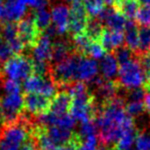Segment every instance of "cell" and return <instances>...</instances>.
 <instances>
[{
  "label": "cell",
  "instance_id": "cell-1",
  "mask_svg": "<svg viewBox=\"0 0 150 150\" xmlns=\"http://www.w3.org/2000/svg\"><path fill=\"white\" fill-rule=\"evenodd\" d=\"M95 122L99 138L105 146L117 143L123 132L135 127L133 117L125 110V101L119 97L102 103Z\"/></svg>",
  "mask_w": 150,
  "mask_h": 150
},
{
  "label": "cell",
  "instance_id": "cell-2",
  "mask_svg": "<svg viewBox=\"0 0 150 150\" xmlns=\"http://www.w3.org/2000/svg\"><path fill=\"white\" fill-rule=\"evenodd\" d=\"M32 127L33 122L24 114L17 122L3 125L0 131V150H21L32 138Z\"/></svg>",
  "mask_w": 150,
  "mask_h": 150
},
{
  "label": "cell",
  "instance_id": "cell-3",
  "mask_svg": "<svg viewBox=\"0 0 150 150\" xmlns=\"http://www.w3.org/2000/svg\"><path fill=\"white\" fill-rule=\"evenodd\" d=\"M82 54L78 52H73L65 61L56 65H52L50 71V76L52 80L60 88L62 86L76 82L77 77V68Z\"/></svg>",
  "mask_w": 150,
  "mask_h": 150
},
{
  "label": "cell",
  "instance_id": "cell-4",
  "mask_svg": "<svg viewBox=\"0 0 150 150\" xmlns=\"http://www.w3.org/2000/svg\"><path fill=\"white\" fill-rule=\"evenodd\" d=\"M117 75H118L117 83L129 90L139 88L142 86H145L146 84V77L137 58V54L129 62L120 65Z\"/></svg>",
  "mask_w": 150,
  "mask_h": 150
},
{
  "label": "cell",
  "instance_id": "cell-5",
  "mask_svg": "<svg viewBox=\"0 0 150 150\" xmlns=\"http://www.w3.org/2000/svg\"><path fill=\"white\" fill-rule=\"evenodd\" d=\"M0 73L5 75L7 79L15 80L17 82L25 81L34 73L32 59L24 54L11 57L2 66Z\"/></svg>",
  "mask_w": 150,
  "mask_h": 150
},
{
  "label": "cell",
  "instance_id": "cell-6",
  "mask_svg": "<svg viewBox=\"0 0 150 150\" xmlns=\"http://www.w3.org/2000/svg\"><path fill=\"white\" fill-rule=\"evenodd\" d=\"M24 96L21 94L6 95L0 100V120L3 125H11L23 115Z\"/></svg>",
  "mask_w": 150,
  "mask_h": 150
},
{
  "label": "cell",
  "instance_id": "cell-7",
  "mask_svg": "<svg viewBox=\"0 0 150 150\" xmlns=\"http://www.w3.org/2000/svg\"><path fill=\"white\" fill-rule=\"evenodd\" d=\"M23 88L27 94H38L52 100L58 94L59 86L52 80L41 75L32 74L24 81Z\"/></svg>",
  "mask_w": 150,
  "mask_h": 150
},
{
  "label": "cell",
  "instance_id": "cell-8",
  "mask_svg": "<svg viewBox=\"0 0 150 150\" xmlns=\"http://www.w3.org/2000/svg\"><path fill=\"white\" fill-rule=\"evenodd\" d=\"M90 20L84 4L81 1L73 2L70 7V22L68 33L72 37L86 33V28Z\"/></svg>",
  "mask_w": 150,
  "mask_h": 150
},
{
  "label": "cell",
  "instance_id": "cell-9",
  "mask_svg": "<svg viewBox=\"0 0 150 150\" xmlns=\"http://www.w3.org/2000/svg\"><path fill=\"white\" fill-rule=\"evenodd\" d=\"M18 35L25 48H33L42 32L35 25L33 16H26L17 24Z\"/></svg>",
  "mask_w": 150,
  "mask_h": 150
},
{
  "label": "cell",
  "instance_id": "cell-10",
  "mask_svg": "<svg viewBox=\"0 0 150 150\" xmlns=\"http://www.w3.org/2000/svg\"><path fill=\"white\" fill-rule=\"evenodd\" d=\"M52 36L47 31L40 34L35 46L32 48V62L36 64L52 65Z\"/></svg>",
  "mask_w": 150,
  "mask_h": 150
},
{
  "label": "cell",
  "instance_id": "cell-11",
  "mask_svg": "<svg viewBox=\"0 0 150 150\" xmlns=\"http://www.w3.org/2000/svg\"><path fill=\"white\" fill-rule=\"evenodd\" d=\"M27 6L20 0H5L3 2L2 13L0 15V21L6 23L20 22L26 17Z\"/></svg>",
  "mask_w": 150,
  "mask_h": 150
},
{
  "label": "cell",
  "instance_id": "cell-12",
  "mask_svg": "<svg viewBox=\"0 0 150 150\" xmlns=\"http://www.w3.org/2000/svg\"><path fill=\"white\" fill-rule=\"evenodd\" d=\"M52 100L40 96L38 94H27L24 95V109L28 111L30 114L41 115L50 110Z\"/></svg>",
  "mask_w": 150,
  "mask_h": 150
},
{
  "label": "cell",
  "instance_id": "cell-13",
  "mask_svg": "<svg viewBox=\"0 0 150 150\" xmlns=\"http://www.w3.org/2000/svg\"><path fill=\"white\" fill-rule=\"evenodd\" d=\"M99 21L101 23H105L107 29L115 30V31H125V25H127V20L121 15L119 11H117L114 7L108 6L102 11L99 16Z\"/></svg>",
  "mask_w": 150,
  "mask_h": 150
},
{
  "label": "cell",
  "instance_id": "cell-14",
  "mask_svg": "<svg viewBox=\"0 0 150 150\" xmlns=\"http://www.w3.org/2000/svg\"><path fill=\"white\" fill-rule=\"evenodd\" d=\"M50 16L56 34L64 35L67 33L70 22V8L67 5H57L52 9Z\"/></svg>",
  "mask_w": 150,
  "mask_h": 150
},
{
  "label": "cell",
  "instance_id": "cell-15",
  "mask_svg": "<svg viewBox=\"0 0 150 150\" xmlns=\"http://www.w3.org/2000/svg\"><path fill=\"white\" fill-rule=\"evenodd\" d=\"M99 73V65L96 60L82 56L77 68L76 80L80 82H91L97 78Z\"/></svg>",
  "mask_w": 150,
  "mask_h": 150
},
{
  "label": "cell",
  "instance_id": "cell-16",
  "mask_svg": "<svg viewBox=\"0 0 150 150\" xmlns=\"http://www.w3.org/2000/svg\"><path fill=\"white\" fill-rule=\"evenodd\" d=\"M44 133L47 136L50 141L54 144L56 147L61 145H64L69 142H71L77 134L73 133L72 129H65L62 127H58V125H52V127H44Z\"/></svg>",
  "mask_w": 150,
  "mask_h": 150
},
{
  "label": "cell",
  "instance_id": "cell-17",
  "mask_svg": "<svg viewBox=\"0 0 150 150\" xmlns=\"http://www.w3.org/2000/svg\"><path fill=\"white\" fill-rule=\"evenodd\" d=\"M105 50L108 52H113L116 48L122 46L125 42V33L121 31H115L105 28L99 40Z\"/></svg>",
  "mask_w": 150,
  "mask_h": 150
},
{
  "label": "cell",
  "instance_id": "cell-18",
  "mask_svg": "<svg viewBox=\"0 0 150 150\" xmlns=\"http://www.w3.org/2000/svg\"><path fill=\"white\" fill-rule=\"evenodd\" d=\"M98 86V95L103 102H107L117 97L119 84L114 80H106L104 78L97 77L94 80Z\"/></svg>",
  "mask_w": 150,
  "mask_h": 150
},
{
  "label": "cell",
  "instance_id": "cell-19",
  "mask_svg": "<svg viewBox=\"0 0 150 150\" xmlns=\"http://www.w3.org/2000/svg\"><path fill=\"white\" fill-rule=\"evenodd\" d=\"M71 101H72V99H71L70 95L68 94V92L62 91V92L58 93V95L52 100L48 111L56 115L68 114L70 111Z\"/></svg>",
  "mask_w": 150,
  "mask_h": 150
},
{
  "label": "cell",
  "instance_id": "cell-20",
  "mask_svg": "<svg viewBox=\"0 0 150 150\" xmlns=\"http://www.w3.org/2000/svg\"><path fill=\"white\" fill-rule=\"evenodd\" d=\"M74 52L71 42L66 40H59L52 43V65H56L65 61L71 56Z\"/></svg>",
  "mask_w": 150,
  "mask_h": 150
},
{
  "label": "cell",
  "instance_id": "cell-21",
  "mask_svg": "<svg viewBox=\"0 0 150 150\" xmlns=\"http://www.w3.org/2000/svg\"><path fill=\"white\" fill-rule=\"evenodd\" d=\"M113 52H107L104 58L101 59L100 70L102 76L106 80H112L118 73V64Z\"/></svg>",
  "mask_w": 150,
  "mask_h": 150
},
{
  "label": "cell",
  "instance_id": "cell-22",
  "mask_svg": "<svg viewBox=\"0 0 150 150\" xmlns=\"http://www.w3.org/2000/svg\"><path fill=\"white\" fill-rule=\"evenodd\" d=\"M114 8L119 11L125 19L134 21L141 8V3L139 2V0H119L115 2Z\"/></svg>",
  "mask_w": 150,
  "mask_h": 150
},
{
  "label": "cell",
  "instance_id": "cell-23",
  "mask_svg": "<svg viewBox=\"0 0 150 150\" xmlns=\"http://www.w3.org/2000/svg\"><path fill=\"white\" fill-rule=\"evenodd\" d=\"M123 33L125 46L137 54L139 52V28L137 27V23L127 21Z\"/></svg>",
  "mask_w": 150,
  "mask_h": 150
},
{
  "label": "cell",
  "instance_id": "cell-24",
  "mask_svg": "<svg viewBox=\"0 0 150 150\" xmlns=\"http://www.w3.org/2000/svg\"><path fill=\"white\" fill-rule=\"evenodd\" d=\"M33 19L35 22L36 27L39 29L40 32H44L50 27V22H52V16L50 13L46 8L37 9L34 13Z\"/></svg>",
  "mask_w": 150,
  "mask_h": 150
},
{
  "label": "cell",
  "instance_id": "cell-25",
  "mask_svg": "<svg viewBox=\"0 0 150 150\" xmlns=\"http://www.w3.org/2000/svg\"><path fill=\"white\" fill-rule=\"evenodd\" d=\"M83 4L90 19H98L102 11L106 8L104 0H84Z\"/></svg>",
  "mask_w": 150,
  "mask_h": 150
},
{
  "label": "cell",
  "instance_id": "cell-26",
  "mask_svg": "<svg viewBox=\"0 0 150 150\" xmlns=\"http://www.w3.org/2000/svg\"><path fill=\"white\" fill-rule=\"evenodd\" d=\"M104 29L103 24L98 19H90L86 28V35L93 41H99Z\"/></svg>",
  "mask_w": 150,
  "mask_h": 150
},
{
  "label": "cell",
  "instance_id": "cell-27",
  "mask_svg": "<svg viewBox=\"0 0 150 150\" xmlns=\"http://www.w3.org/2000/svg\"><path fill=\"white\" fill-rule=\"evenodd\" d=\"M150 50V27H141L139 29V52H149Z\"/></svg>",
  "mask_w": 150,
  "mask_h": 150
},
{
  "label": "cell",
  "instance_id": "cell-28",
  "mask_svg": "<svg viewBox=\"0 0 150 150\" xmlns=\"http://www.w3.org/2000/svg\"><path fill=\"white\" fill-rule=\"evenodd\" d=\"M113 54L115 56L117 62L120 65L129 62V60H132V59H134L136 57L135 52H132L127 46H120V47L116 48V50L113 52Z\"/></svg>",
  "mask_w": 150,
  "mask_h": 150
},
{
  "label": "cell",
  "instance_id": "cell-29",
  "mask_svg": "<svg viewBox=\"0 0 150 150\" xmlns=\"http://www.w3.org/2000/svg\"><path fill=\"white\" fill-rule=\"evenodd\" d=\"M97 133H98V129H97L96 122H95V120H91L81 123L78 135L81 138V140H83L88 137H91V136H97Z\"/></svg>",
  "mask_w": 150,
  "mask_h": 150
},
{
  "label": "cell",
  "instance_id": "cell-30",
  "mask_svg": "<svg viewBox=\"0 0 150 150\" xmlns=\"http://www.w3.org/2000/svg\"><path fill=\"white\" fill-rule=\"evenodd\" d=\"M135 145L137 150H150V132L138 133Z\"/></svg>",
  "mask_w": 150,
  "mask_h": 150
},
{
  "label": "cell",
  "instance_id": "cell-31",
  "mask_svg": "<svg viewBox=\"0 0 150 150\" xmlns=\"http://www.w3.org/2000/svg\"><path fill=\"white\" fill-rule=\"evenodd\" d=\"M136 22L142 27H150V5L141 6L136 17Z\"/></svg>",
  "mask_w": 150,
  "mask_h": 150
},
{
  "label": "cell",
  "instance_id": "cell-32",
  "mask_svg": "<svg viewBox=\"0 0 150 150\" xmlns=\"http://www.w3.org/2000/svg\"><path fill=\"white\" fill-rule=\"evenodd\" d=\"M106 54L107 52L105 50V48L103 47L100 42L93 41V43L90 46V50H88V57L94 59V60H98V59H103Z\"/></svg>",
  "mask_w": 150,
  "mask_h": 150
},
{
  "label": "cell",
  "instance_id": "cell-33",
  "mask_svg": "<svg viewBox=\"0 0 150 150\" xmlns=\"http://www.w3.org/2000/svg\"><path fill=\"white\" fill-rule=\"evenodd\" d=\"M137 58L139 60L141 68L146 77V82H147L150 78V50L143 54H138Z\"/></svg>",
  "mask_w": 150,
  "mask_h": 150
},
{
  "label": "cell",
  "instance_id": "cell-34",
  "mask_svg": "<svg viewBox=\"0 0 150 150\" xmlns=\"http://www.w3.org/2000/svg\"><path fill=\"white\" fill-rule=\"evenodd\" d=\"M144 102L143 101H129L125 104V110L129 116H137L144 111Z\"/></svg>",
  "mask_w": 150,
  "mask_h": 150
},
{
  "label": "cell",
  "instance_id": "cell-35",
  "mask_svg": "<svg viewBox=\"0 0 150 150\" xmlns=\"http://www.w3.org/2000/svg\"><path fill=\"white\" fill-rule=\"evenodd\" d=\"M2 88L6 95L21 94V84L11 79H5L2 81Z\"/></svg>",
  "mask_w": 150,
  "mask_h": 150
},
{
  "label": "cell",
  "instance_id": "cell-36",
  "mask_svg": "<svg viewBox=\"0 0 150 150\" xmlns=\"http://www.w3.org/2000/svg\"><path fill=\"white\" fill-rule=\"evenodd\" d=\"M77 150H98V137L91 136L81 141Z\"/></svg>",
  "mask_w": 150,
  "mask_h": 150
},
{
  "label": "cell",
  "instance_id": "cell-37",
  "mask_svg": "<svg viewBox=\"0 0 150 150\" xmlns=\"http://www.w3.org/2000/svg\"><path fill=\"white\" fill-rule=\"evenodd\" d=\"M22 3L26 5V6H30L32 8L41 9V8H46V6L48 5V0H20Z\"/></svg>",
  "mask_w": 150,
  "mask_h": 150
},
{
  "label": "cell",
  "instance_id": "cell-38",
  "mask_svg": "<svg viewBox=\"0 0 150 150\" xmlns=\"http://www.w3.org/2000/svg\"><path fill=\"white\" fill-rule=\"evenodd\" d=\"M36 148H37V144H36V141L34 140V138L32 137L31 139H29L24 144L21 150H36Z\"/></svg>",
  "mask_w": 150,
  "mask_h": 150
},
{
  "label": "cell",
  "instance_id": "cell-39",
  "mask_svg": "<svg viewBox=\"0 0 150 150\" xmlns=\"http://www.w3.org/2000/svg\"><path fill=\"white\" fill-rule=\"evenodd\" d=\"M143 102H144V108L148 112V114L150 115V93L149 94H146Z\"/></svg>",
  "mask_w": 150,
  "mask_h": 150
},
{
  "label": "cell",
  "instance_id": "cell-40",
  "mask_svg": "<svg viewBox=\"0 0 150 150\" xmlns=\"http://www.w3.org/2000/svg\"><path fill=\"white\" fill-rule=\"evenodd\" d=\"M98 150H117L116 148H111V147H108V146H101Z\"/></svg>",
  "mask_w": 150,
  "mask_h": 150
},
{
  "label": "cell",
  "instance_id": "cell-41",
  "mask_svg": "<svg viewBox=\"0 0 150 150\" xmlns=\"http://www.w3.org/2000/svg\"><path fill=\"white\" fill-rule=\"evenodd\" d=\"M144 88H145L146 91H150V78H149V80L146 82V84H145V86H144Z\"/></svg>",
  "mask_w": 150,
  "mask_h": 150
},
{
  "label": "cell",
  "instance_id": "cell-42",
  "mask_svg": "<svg viewBox=\"0 0 150 150\" xmlns=\"http://www.w3.org/2000/svg\"><path fill=\"white\" fill-rule=\"evenodd\" d=\"M2 8H3V1L2 0H0V15L2 13Z\"/></svg>",
  "mask_w": 150,
  "mask_h": 150
},
{
  "label": "cell",
  "instance_id": "cell-43",
  "mask_svg": "<svg viewBox=\"0 0 150 150\" xmlns=\"http://www.w3.org/2000/svg\"><path fill=\"white\" fill-rule=\"evenodd\" d=\"M2 29H3V25H2V22L0 21V37H1V33H2Z\"/></svg>",
  "mask_w": 150,
  "mask_h": 150
},
{
  "label": "cell",
  "instance_id": "cell-44",
  "mask_svg": "<svg viewBox=\"0 0 150 150\" xmlns=\"http://www.w3.org/2000/svg\"><path fill=\"white\" fill-rule=\"evenodd\" d=\"M67 1H69V2L73 3V2H77V1H80V0H67Z\"/></svg>",
  "mask_w": 150,
  "mask_h": 150
}]
</instances>
